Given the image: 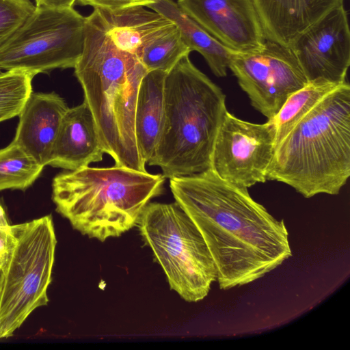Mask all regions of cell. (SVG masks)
Listing matches in <instances>:
<instances>
[{"label": "cell", "mask_w": 350, "mask_h": 350, "mask_svg": "<svg viewBox=\"0 0 350 350\" xmlns=\"http://www.w3.org/2000/svg\"><path fill=\"white\" fill-rule=\"evenodd\" d=\"M170 187L201 233L221 289L253 282L292 256L284 221L255 201L247 188L221 179L211 168L172 178Z\"/></svg>", "instance_id": "6da1fadb"}, {"label": "cell", "mask_w": 350, "mask_h": 350, "mask_svg": "<svg viewBox=\"0 0 350 350\" xmlns=\"http://www.w3.org/2000/svg\"><path fill=\"white\" fill-rule=\"evenodd\" d=\"M139 48L126 30L96 8L85 17L82 52L74 69L104 152L114 165L146 172L135 133L137 93L148 72Z\"/></svg>", "instance_id": "7a4b0ae2"}, {"label": "cell", "mask_w": 350, "mask_h": 350, "mask_svg": "<svg viewBox=\"0 0 350 350\" xmlns=\"http://www.w3.org/2000/svg\"><path fill=\"white\" fill-rule=\"evenodd\" d=\"M350 176V86L340 84L275 146L267 179L304 198L337 195Z\"/></svg>", "instance_id": "3957f363"}, {"label": "cell", "mask_w": 350, "mask_h": 350, "mask_svg": "<svg viewBox=\"0 0 350 350\" xmlns=\"http://www.w3.org/2000/svg\"><path fill=\"white\" fill-rule=\"evenodd\" d=\"M221 89L184 56L167 73L161 135L147 164L165 178L211 167L215 138L226 113Z\"/></svg>", "instance_id": "277c9868"}, {"label": "cell", "mask_w": 350, "mask_h": 350, "mask_svg": "<svg viewBox=\"0 0 350 350\" xmlns=\"http://www.w3.org/2000/svg\"><path fill=\"white\" fill-rule=\"evenodd\" d=\"M165 178L132 168L84 167L56 175V211L83 235L100 241L137 226L150 200L162 194Z\"/></svg>", "instance_id": "5b68a950"}, {"label": "cell", "mask_w": 350, "mask_h": 350, "mask_svg": "<svg viewBox=\"0 0 350 350\" xmlns=\"http://www.w3.org/2000/svg\"><path fill=\"white\" fill-rule=\"evenodd\" d=\"M56 245L51 215L10 226L0 269V339L12 336L36 309L49 303Z\"/></svg>", "instance_id": "8992f818"}, {"label": "cell", "mask_w": 350, "mask_h": 350, "mask_svg": "<svg viewBox=\"0 0 350 350\" xmlns=\"http://www.w3.org/2000/svg\"><path fill=\"white\" fill-rule=\"evenodd\" d=\"M137 226L170 288L186 301L204 299L217 281L216 267L201 233L180 205L150 202Z\"/></svg>", "instance_id": "52a82bcc"}, {"label": "cell", "mask_w": 350, "mask_h": 350, "mask_svg": "<svg viewBox=\"0 0 350 350\" xmlns=\"http://www.w3.org/2000/svg\"><path fill=\"white\" fill-rule=\"evenodd\" d=\"M85 17L73 7L36 5L25 23L0 46V68L34 76L75 66L83 49Z\"/></svg>", "instance_id": "ba28073f"}, {"label": "cell", "mask_w": 350, "mask_h": 350, "mask_svg": "<svg viewBox=\"0 0 350 350\" xmlns=\"http://www.w3.org/2000/svg\"><path fill=\"white\" fill-rule=\"evenodd\" d=\"M254 108L272 119L308 80L289 47L266 40L260 51L234 53L229 68Z\"/></svg>", "instance_id": "9c48e42d"}, {"label": "cell", "mask_w": 350, "mask_h": 350, "mask_svg": "<svg viewBox=\"0 0 350 350\" xmlns=\"http://www.w3.org/2000/svg\"><path fill=\"white\" fill-rule=\"evenodd\" d=\"M275 149V129L245 121L227 111L219 128L211 157V169L223 180L249 188L265 183Z\"/></svg>", "instance_id": "30bf717a"}, {"label": "cell", "mask_w": 350, "mask_h": 350, "mask_svg": "<svg viewBox=\"0 0 350 350\" xmlns=\"http://www.w3.org/2000/svg\"><path fill=\"white\" fill-rule=\"evenodd\" d=\"M289 48L308 82L346 81L350 66V30L344 5L331 10L308 27Z\"/></svg>", "instance_id": "8fae6325"}, {"label": "cell", "mask_w": 350, "mask_h": 350, "mask_svg": "<svg viewBox=\"0 0 350 350\" xmlns=\"http://www.w3.org/2000/svg\"><path fill=\"white\" fill-rule=\"evenodd\" d=\"M180 8L236 53L260 51L266 38L253 0H178Z\"/></svg>", "instance_id": "7c38bea8"}, {"label": "cell", "mask_w": 350, "mask_h": 350, "mask_svg": "<svg viewBox=\"0 0 350 350\" xmlns=\"http://www.w3.org/2000/svg\"><path fill=\"white\" fill-rule=\"evenodd\" d=\"M69 107L57 93L32 92L18 115L13 142L42 166L48 165L62 118Z\"/></svg>", "instance_id": "4fadbf2b"}, {"label": "cell", "mask_w": 350, "mask_h": 350, "mask_svg": "<svg viewBox=\"0 0 350 350\" xmlns=\"http://www.w3.org/2000/svg\"><path fill=\"white\" fill-rule=\"evenodd\" d=\"M104 153L97 126L87 103L83 100L69 107L61 122L48 165L75 170L101 161Z\"/></svg>", "instance_id": "5bb4252c"}, {"label": "cell", "mask_w": 350, "mask_h": 350, "mask_svg": "<svg viewBox=\"0 0 350 350\" xmlns=\"http://www.w3.org/2000/svg\"><path fill=\"white\" fill-rule=\"evenodd\" d=\"M266 40L289 47L305 29L345 0H253Z\"/></svg>", "instance_id": "9a60e30c"}, {"label": "cell", "mask_w": 350, "mask_h": 350, "mask_svg": "<svg viewBox=\"0 0 350 350\" xmlns=\"http://www.w3.org/2000/svg\"><path fill=\"white\" fill-rule=\"evenodd\" d=\"M167 72L148 71L137 93L135 133L139 153L147 164L161 135L164 110V85Z\"/></svg>", "instance_id": "2e32d148"}, {"label": "cell", "mask_w": 350, "mask_h": 350, "mask_svg": "<svg viewBox=\"0 0 350 350\" xmlns=\"http://www.w3.org/2000/svg\"><path fill=\"white\" fill-rule=\"evenodd\" d=\"M147 8L172 22L191 52L196 51L202 55L215 76H226L232 56L236 52L211 35L172 0H157Z\"/></svg>", "instance_id": "e0dca14e"}, {"label": "cell", "mask_w": 350, "mask_h": 350, "mask_svg": "<svg viewBox=\"0 0 350 350\" xmlns=\"http://www.w3.org/2000/svg\"><path fill=\"white\" fill-rule=\"evenodd\" d=\"M340 84L323 81L308 82L289 96L271 119L275 129V146L301 119Z\"/></svg>", "instance_id": "ac0fdd59"}, {"label": "cell", "mask_w": 350, "mask_h": 350, "mask_svg": "<svg viewBox=\"0 0 350 350\" xmlns=\"http://www.w3.org/2000/svg\"><path fill=\"white\" fill-rule=\"evenodd\" d=\"M190 53L178 28L172 23L143 44L138 57L148 72H168Z\"/></svg>", "instance_id": "d6986e66"}, {"label": "cell", "mask_w": 350, "mask_h": 350, "mask_svg": "<svg viewBox=\"0 0 350 350\" xmlns=\"http://www.w3.org/2000/svg\"><path fill=\"white\" fill-rule=\"evenodd\" d=\"M44 167L12 141L0 149V191L27 189Z\"/></svg>", "instance_id": "ffe728a7"}, {"label": "cell", "mask_w": 350, "mask_h": 350, "mask_svg": "<svg viewBox=\"0 0 350 350\" xmlns=\"http://www.w3.org/2000/svg\"><path fill=\"white\" fill-rule=\"evenodd\" d=\"M34 75L21 70L0 72V122L18 116L32 90Z\"/></svg>", "instance_id": "44dd1931"}, {"label": "cell", "mask_w": 350, "mask_h": 350, "mask_svg": "<svg viewBox=\"0 0 350 350\" xmlns=\"http://www.w3.org/2000/svg\"><path fill=\"white\" fill-rule=\"evenodd\" d=\"M36 7L30 0H0V46L25 23Z\"/></svg>", "instance_id": "7402d4cb"}, {"label": "cell", "mask_w": 350, "mask_h": 350, "mask_svg": "<svg viewBox=\"0 0 350 350\" xmlns=\"http://www.w3.org/2000/svg\"><path fill=\"white\" fill-rule=\"evenodd\" d=\"M157 0H77L76 4L118 10L133 7H147Z\"/></svg>", "instance_id": "603a6c76"}, {"label": "cell", "mask_w": 350, "mask_h": 350, "mask_svg": "<svg viewBox=\"0 0 350 350\" xmlns=\"http://www.w3.org/2000/svg\"><path fill=\"white\" fill-rule=\"evenodd\" d=\"M10 226L0 227V269L7 253Z\"/></svg>", "instance_id": "cb8c5ba5"}, {"label": "cell", "mask_w": 350, "mask_h": 350, "mask_svg": "<svg viewBox=\"0 0 350 350\" xmlns=\"http://www.w3.org/2000/svg\"><path fill=\"white\" fill-rule=\"evenodd\" d=\"M77 0H36V5H42L57 8H71Z\"/></svg>", "instance_id": "d4e9b609"}, {"label": "cell", "mask_w": 350, "mask_h": 350, "mask_svg": "<svg viewBox=\"0 0 350 350\" xmlns=\"http://www.w3.org/2000/svg\"><path fill=\"white\" fill-rule=\"evenodd\" d=\"M2 72V70L0 68V72Z\"/></svg>", "instance_id": "484cf974"}, {"label": "cell", "mask_w": 350, "mask_h": 350, "mask_svg": "<svg viewBox=\"0 0 350 350\" xmlns=\"http://www.w3.org/2000/svg\"><path fill=\"white\" fill-rule=\"evenodd\" d=\"M36 1V0H35Z\"/></svg>", "instance_id": "4316f807"}]
</instances>
